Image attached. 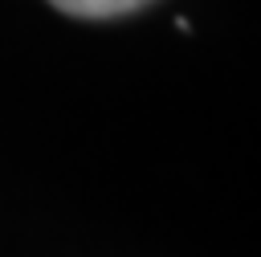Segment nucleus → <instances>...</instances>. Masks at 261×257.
Instances as JSON below:
<instances>
[{"mask_svg":"<svg viewBox=\"0 0 261 257\" xmlns=\"http://www.w3.org/2000/svg\"><path fill=\"white\" fill-rule=\"evenodd\" d=\"M57 12L65 16H82V20H114V16H126V12H139L147 8L151 0H49Z\"/></svg>","mask_w":261,"mask_h":257,"instance_id":"1","label":"nucleus"}]
</instances>
